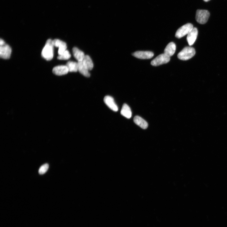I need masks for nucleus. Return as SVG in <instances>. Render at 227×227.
I'll use <instances>...</instances> for the list:
<instances>
[{
  "label": "nucleus",
  "mask_w": 227,
  "mask_h": 227,
  "mask_svg": "<svg viewBox=\"0 0 227 227\" xmlns=\"http://www.w3.org/2000/svg\"><path fill=\"white\" fill-rule=\"evenodd\" d=\"M54 45L53 40L48 39L47 41L41 52V55L47 61L52 60L54 55Z\"/></svg>",
  "instance_id": "1"
},
{
  "label": "nucleus",
  "mask_w": 227,
  "mask_h": 227,
  "mask_svg": "<svg viewBox=\"0 0 227 227\" xmlns=\"http://www.w3.org/2000/svg\"><path fill=\"white\" fill-rule=\"evenodd\" d=\"M195 54L196 51L194 48L189 47H186L179 53L178 57L181 60H187L194 56Z\"/></svg>",
  "instance_id": "2"
},
{
  "label": "nucleus",
  "mask_w": 227,
  "mask_h": 227,
  "mask_svg": "<svg viewBox=\"0 0 227 227\" xmlns=\"http://www.w3.org/2000/svg\"><path fill=\"white\" fill-rule=\"evenodd\" d=\"M210 16V13L207 10H198L196 16V21L200 24H204L208 21Z\"/></svg>",
  "instance_id": "3"
},
{
  "label": "nucleus",
  "mask_w": 227,
  "mask_h": 227,
  "mask_svg": "<svg viewBox=\"0 0 227 227\" xmlns=\"http://www.w3.org/2000/svg\"><path fill=\"white\" fill-rule=\"evenodd\" d=\"M193 28V26L192 24H186L178 29L175 36L178 38H181L188 35Z\"/></svg>",
  "instance_id": "4"
},
{
  "label": "nucleus",
  "mask_w": 227,
  "mask_h": 227,
  "mask_svg": "<svg viewBox=\"0 0 227 227\" xmlns=\"http://www.w3.org/2000/svg\"><path fill=\"white\" fill-rule=\"evenodd\" d=\"M170 60V57L165 54H162L155 57L154 60L151 62L152 65L154 66H157L167 63L169 62Z\"/></svg>",
  "instance_id": "5"
},
{
  "label": "nucleus",
  "mask_w": 227,
  "mask_h": 227,
  "mask_svg": "<svg viewBox=\"0 0 227 227\" xmlns=\"http://www.w3.org/2000/svg\"><path fill=\"white\" fill-rule=\"evenodd\" d=\"M11 53V48L8 44H5L0 47V57L3 59H9Z\"/></svg>",
  "instance_id": "6"
},
{
  "label": "nucleus",
  "mask_w": 227,
  "mask_h": 227,
  "mask_svg": "<svg viewBox=\"0 0 227 227\" xmlns=\"http://www.w3.org/2000/svg\"><path fill=\"white\" fill-rule=\"evenodd\" d=\"M133 56L140 59H151L154 56V54L150 51H137L132 54Z\"/></svg>",
  "instance_id": "7"
},
{
  "label": "nucleus",
  "mask_w": 227,
  "mask_h": 227,
  "mask_svg": "<svg viewBox=\"0 0 227 227\" xmlns=\"http://www.w3.org/2000/svg\"><path fill=\"white\" fill-rule=\"evenodd\" d=\"M53 43L54 46L59 48L58 50V54L59 55H62L66 50L67 47L66 42L56 39L53 40Z\"/></svg>",
  "instance_id": "8"
},
{
  "label": "nucleus",
  "mask_w": 227,
  "mask_h": 227,
  "mask_svg": "<svg viewBox=\"0 0 227 227\" xmlns=\"http://www.w3.org/2000/svg\"><path fill=\"white\" fill-rule=\"evenodd\" d=\"M198 34L196 28H193L187 35V41L190 46L192 45L196 41Z\"/></svg>",
  "instance_id": "9"
},
{
  "label": "nucleus",
  "mask_w": 227,
  "mask_h": 227,
  "mask_svg": "<svg viewBox=\"0 0 227 227\" xmlns=\"http://www.w3.org/2000/svg\"><path fill=\"white\" fill-rule=\"evenodd\" d=\"M104 102L106 104L112 111L115 112L118 111V107L112 97L109 96H106L104 99Z\"/></svg>",
  "instance_id": "10"
},
{
  "label": "nucleus",
  "mask_w": 227,
  "mask_h": 227,
  "mask_svg": "<svg viewBox=\"0 0 227 227\" xmlns=\"http://www.w3.org/2000/svg\"><path fill=\"white\" fill-rule=\"evenodd\" d=\"M53 72L56 75L61 76L67 74L69 70L66 66H60L54 67Z\"/></svg>",
  "instance_id": "11"
},
{
  "label": "nucleus",
  "mask_w": 227,
  "mask_h": 227,
  "mask_svg": "<svg viewBox=\"0 0 227 227\" xmlns=\"http://www.w3.org/2000/svg\"><path fill=\"white\" fill-rule=\"evenodd\" d=\"M176 49V44L173 42H171L168 44L165 48L164 50V54L170 57L174 54Z\"/></svg>",
  "instance_id": "12"
},
{
  "label": "nucleus",
  "mask_w": 227,
  "mask_h": 227,
  "mask_svg": "<svg viewBox=\"0 0 227 227\" xmlns=\"http://www.w3.org/2000/svg\"><path fill=\"white\" fill-rule=\"evenodd\" d=\"M72 52L74 57L78 62L83 61L85 55L82 51L76 47L74 48Z\"/></svg>",
  "instance_id": "13"
},
{
  "label": "nucleus",
  "mask_w": 227,
  "mask_h": 227,
  "mask_svg": "<svg viewBox=\"0 0 227 227\" xmlns=\"http://www.w3.org/2000/svg\"><path fill=\"white\" fill-rule=\"evenodd\" d=\"M133 121L136 124H137L142 129H146L148 127L147 122L140 116H135L134 118Z\"/></svg>",
  "instance_id": "14"
},
{
  "label": "nucleus",
  "mask_w": 227,
  "mask_h": 227,
  "mask_svg": "<svg viewBox=\"0 0 227 227\" xmlns=\"http://www.w3.org/2000/svg\"><path fill=\"white\" fill-rule=\"evenodd\" d=\"M84 66L88 70H90L94 67V63L91 58L88 55H85L82 61Z\"/></svg>",
  "instance_id": "15"
},
{
  "label": "nucleus",
  "mask_w": 227,
  "mask_h": 227,
  "mask_svg": "<svg viewBox=\"0 0 227 227\" xmlns=\"http://www.w3.org/2000/svg\"><path fill=\"white\" fill-rule=\"evenodd\" d=\"M121 113L125 118L129 119L131 118L132 115L130 108L126 104L123 105Z\"/></svg>",
  "instance_id": "16"
},
{
  "label": "nucleus",
  "mask_w": 227,
  "mask_h": 227,
  "mask_svg": "<svg viewBox=\"0 0 227 227\" xmlns=\"http://www.w3.org/2000/svg\"><path fill=\"white\" fill-rule=\"evenodd\" d=\"M78 71L79 72L84 76L89 77L90 74L88 70L85 66H84L82 61L78 62Z\"/></svg>",
  "instance_id": "17"
},
{
  "label": "nucleus",
  "mask_w": 227,
  "mask_h": 227,
  "mask_svg": "<svg viewBox=\"0 0 227 227\" xmlns=\"http://www.w3.org/2000/svg\"><path fill=\"white\" fill-rule=\"evenodd\" d=\"M69 72H76L78 71V63L73 61H69L66 65Z\"/></svg>",
  "instance_id": "18"
},
{
  "label": "nucleus",
  "mask_w": 227,
  "mask_h": 227,
  "mask_svg": "<svg viewBox=\"0 0 227 227\" xmlns=\"http://www.w3.org/2000/svg\"><path fill=\"white\" fill-rule=\"evenodd\" d=\"M71 57L69 51L66 50L62 55L57 57V59L60 60H67L69 59Z\"/></svg>",
  "instance_id": "19"
},
{
  "label": "nucleus",
  "mask_w": 227,
  "mask_h": 227,
  "mask_svg": "<svg viewBox=\"0 0 227 227\" xmlns=\"http://www.w3.org/2000/svg\"><path fill=\"white\" fill-rule=\"evenodd\" d=\"M49 168V165L48 164H45L42 165L38 170V173L40 174H43L46 173Z\"/></svg>",
  "instance_id": "20"
},
{
  "label": "nucleus",
  "mask_w": 227,
  "mask_h": 227,
  "mask_svg": "<svg viewBox=\"0 0 227 227\" xmlns=\"http://www.w3.org/2000/svg\"><path fill=\"white\" fill-rule=\"evenodd\" d=\"M5 44H6L5 42L1 38V40H0V45H1V46H3V45Z\"/></svg>",
  "instance_id": "21"
},
{
  "label": "nucleus",
  "mask_w": 227,
  "mask_h": 227,
  "mask_svg": "<svg viewBox=\"0 0 227 227\" xmlns=\"http://www.w3.org/2000/svg\"><path fill=\"white\" fill-rule=\"evenodd\" d=\"M204 1L206 2H208L210 1V0H204Z\"/></svg>",
  "instance_id": "22"
}]
</instances>
